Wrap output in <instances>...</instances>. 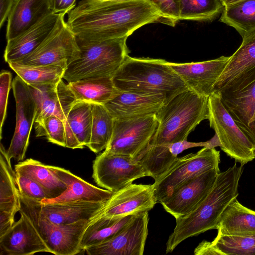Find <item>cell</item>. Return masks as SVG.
I'll return each mask as SVG.
<instances>
[{
    "instance_id": "1",
    "label": "cell",
    "mask_w": 255,
    "mask_h": 255,
    "mask_svg": "<svg viewBox=\"0 0 255 255\" xmlns=\"http://www.w3.org/2000/svg\"><path fill=\"white\" fill-rule=\"evenodd\" d=\"M160 18L148 0H82L68 12L66 23L76 37L102 40L128 37Z\"/></svg>"
},
{
    "instance_id": "2",
    "label": "cell",
    "mask_w": 255,
    "mask_h": 255,
    "mask_svg": "<svg viewBox=\"0 0 255 255\" xmlns=\"http://www.w3.org/2000/svg\"><path fill=\"white\" fill-rule=\"evenodd\" d=\"M243 171V165L238 166L235 163L219 172L211 190L200 204L192 212L175 219V227L166 243L167 254L187 238L217 228L224 211L238 195Z\"/></svg>"
},
{
    "instance_id": "3",
    "label": "cell",
    "mask_w": 255,
    "mask_h": 255,
    "mask_svg": "<svg viewBox=\"0 0 255 255\" xmlns=\"http://www.w3.org/2000/svg\"><path fill=\"white\" fill-rule=\"evenodd\" d=\"M112 79L120 91L160 94L166 101L188 89L167 61L161 59L128 55Z\"/></svg>"
},
{
    "instance_id": "4",
    "label": "cell",
    "mask_w": 255,
    "mask_h": 255,
    "mask_svg": "<svg viewBox=\"0 0 255 255\" xmlns=\"http://www.w3.org/2000/svg\"><path fill=\"white\" fill-rule=\"evenodd\" d=\"M208 98L187 89L167 100L156 113L158 122L149 144L166 146L187 139L209 116Z\"/></svg>"
},
{
    "instance_id": "5",
    "label": "cell",
    "mask_w": 255,
    "mask_h": 255,
    "mask_svg": "<svg viewBox=\"0 0 255 255\" xmlns=\"http://www.w3.org/2000/svg\"><path fill=\"white\" fill-rule=\"evenodd\" d=\"M127 38L89 40L76 37L79 57L67 66L63 79L69 83L89 78H113L130 52Z\"/></svg>"
},
{
    "instance_id": "6",
    "label": "cell",
    "mask_w": 255,
    "mask_h": 255,
    "mask_svg": "<svg viewBox=\"0 0 255 255\" xmlns=\"http://www.w3.org/2000/svg\"><path fill=\"white\" fill-rule=\"evenodd\" d=\"M20 196L21 208L30 220L51 253L56 255H74L83 252L81 242L92 220H81L67 224H55L40 213L41 202Z\"/></svg>"
},
{
    "instance_id": "7",
    "label": "cell",
    "mask_w": 255,
    "mask_h": 255,
    "mask_svg": "<svg viewBox=\"0 0 255 255\" xmlns=\"http://www.w3.org/2000/svg\"><path fill=\"white\" fill-rule=\"evenodd\" d=\"M208 110L210 127L217 135L221 149L241 165L253 161L255 148L224 107L219 92L209 96Z\"/></svg>"
},
{
    "instance_id": "8",
    "label": "cell",
    "mask_w": 255,
    "mask_h": 255,
    "mask_svg": "<svg viewBox=\"0 0 255 255\" xmlns=\"http://www.w3.org/2000/svg\"><path fill=\"white\" fill-rule=\"evenodd\" d=\"M220 151L203 147L197 152L178 157L153 183L158 202L165 199L189 179L214 168H219Z\"/></svg>"
},
{
    "instance_id": "9",
    "label": "cell",
    "mask_w": 255,
    "mask_h": 255,
    "mask_svg": "<svg viewBox=\"0 0 255 255\" xmlns=\"http://www.w3.org/2000/svg\"><path fill=\"white\" fill-rule=\"evenodd\" d=\"M158 125L156 114L114 119L112 138L105 150L136 159L149 144Z\"/></svg>"
},
{
    "instance_id": "10",
    "label": "cell",
    "mask_w": 255,
    "mask_h": 255,
    "mask_svg": "<svg viewBox=\"0 0 255 255\" xmlns=\"http://www.w3.org/2000/svg\"><path fill=\"white\" fill-rule=\"evenodd\" d=\"M219 92L224 107L255 148V134L251 125L255 111V67L236 78Z\"/></svg>"
},
{
    "instance_id": "11",
    "label": "cell",
    "mask_w": 255,
    "mask_h": 255,
    "mask_svg": "<svg viewBox=\"0 0 255 255\" xmlns=\"http://www.w3.org/2000/svg\"><path fill=\"white\" fill-rule=\"evenodd\" d=\"M92 176L99 186L115 193L149 175L136 159L104 150L93 161Z\"/></svg>"
},
{
    "instance_id": "12",
    "label": "cell",
    "mask_w": 255,
    "mask_h": 255,
    "mask_svg": "<svg viewBox=\"0 0 255 255\" xmlns=\"http://www.w3.org/2000/svg\"><path fill=\"white\" fill-rule=\"evenodd\" d=\"M64 15H60L46 39L33 52L17 63L37 66L66 61L69 65L79 58L80 50L75 35L65 21Z\"/></svg>"
},
{
    "instance_id": "13",
    "label": "cell",
    "mask_w": 255,
    "mask_h": 255,
    "mask_svg": "<svg viewBox=\"0 0 255 255\" xmlns=\"http://www.w3.org/2000/svg\"><path fill=\"white\" fill-rule=\"evenodd\" d=\"M148 212L133 215L129 222L109 239L89 247V255H142L148 235Z\"/></svg>"
},
{
    "instance_id": "14",
    "label": "cell",
    "mask_w": 255,
    "mask_h": 255,
    "mask_svg": "<svg viewBox=\"0 0 255 255\" xmlns=\"http://www.w3.org/2000/svg\"><path fill=\"white\" fill-rule=\"evenodd\" d=\"M12 88L16 104V125L7 154L10 159L18 162L25 158L37 108L28 85L18 75L12 81Z\"/></svg>"
},
{
    "instance_id": "15",
    "label": "cell",
    "mask_w": 255,
    "mask_h": 255,
    "mask_svg": "<svg viewBox=\"0 0 255 255\" xmlns=\"http://www.w3.org/2000/svg\"><path fill=\"white\" fill-rule=\"evenodd\" d=\"M219 172V168H214L189 179L160 203L175 219L187 215L205 198Z\"/></svg>"
},
{
    "instance_id": "16",
    "label": "cell",
    "mask_w": 255,
    "mask_h": 255,
    "mask_svg": "<svg viewBox=\"0 0 255 255\" xmlns=\"http://www.w3.org/2000/svg\"><path fill=\"white\" fill-rule=\"evenodd\" d=\"M157 202L154 184H131L113 193L95 217L121 218L149 211Z\"/></svg>"
},
{
    "instance_id": "17",
    "label": "cell",
    "mask_w": 255,
    "mask_h": 255,
    "mask_svg": "<svg viewBox=\"0 0 255 255\" xmlns=\"http://www.w3.org/2000/svg\"><path fill=\"white\" fill-rule=\"evenodd\" d=\"M229 58L230 56H221L202 62L185 63L167 62V64L189 89L200 95L209 97Z\"/></svg>"
},
{
    "instance_id": "18",
    "label": "cell",
    "mask_w": 255,
    "mask_h": 255,
    "mask_svg": "<svg viewBox=\"0 0 255 255\" xmlns=\"http://www.w3.org/2000/svg\"><path fill=\"white\" fill-rule=\"evenodd\" d=\"M62 79L56 83L27 84L36 105L35 120L55 116L67 123L68 113L77 100Z\"/></svg>"
},
{
    "instance_id": "19",
    "label": "cell",
    "mask_w": 255,
    "mask_h": 255,
    "mask_svg": "<svg viewBox=\"0 0 255 255\" xmlns=\"http://www.w3.org/2000/svg\"><path fill=\"white\" fill-rule=\"evenodd\" d=\"M20 219L0 237V255H31L39 252L51 253L47 245L23 212Z\"/></svg>"
},
{
    "instance_id": "20",
    "label": "cell",
    "mask_w": 255,
    "mask_h": 255,
    "mask_svg": "<svg viewBox=\"0 0 255 255\" xmlns=\"http://www.w3.org/2000/svg\"><path fill=\"white\" fill-rule=\"evenodd\" d=\"M160 94L120 91L104 105L114 119L155 114L166 102Z\"/></svg>"
},
{
    "instance_id": "21",
    "label": "cell",
    "mask_w": 255,
    "mask_h": 255,
    "mask_svg": "<svg viewBox=\"0 0 255 255\" xmlns=\"http://www.w3.org/2000/svg\"><path fill=\"white\" fill-rule=\"evenodd\" d=\"M7 150L2 144L0 147V227L10 228L14 216L21 208L20 193Z\"/></svg>"
},
{
    "instance_id": "22",
    "label": "cell",
    "mask_w": 255,
    "mask_h": 255,
    "mask_svg": "<svg viewBox=\"0 0 255 255\" xmlns=\"http://www.w3.org/2000/svg\"><path fill=\"white\" fill-rule=\"evenodd\" d=\"M61 14L52 12L25 32L7 41L5 61L17 62L33 52L49 36Z\"/></svg>"
},
{
    "instance_id": "23",
    "label": "cell",
    "mask_w": 255,
    "mask_h": 255,
    "mask_svg": "<svg viewBox=\"0 0 255 255\" xmlns=\"http://www.w3.org/2000/svg\"><path fill=\"white\" fill-rule=\"evenodd\" d=\"M52 12L49 0H14L7 18V41L25 32Z\"/></svg>"
},
{
    "instance_id": "24",
    "label": "cell",
    "mask_w": 255,
    "mask_h": 255,
    "mask_svg": "<svg viewBox=\"0 0 255 255\" xmlns=\"http://www.w3.org/2000/svg\"><path fill=\"white\" fill-rule=\"evenodd\" d=\"M61 178L66 182L67 189L56 198L42 200V203H56L85 201L94 202L107 201L111 191L97 187L64 168L54 166Z\"/></svg>"
},
{
    "instance_id": "25",
    "label": "cell",
    "mask_w": 255,
    "mask_h": 255,
    "mask_svg": "<svg viewBox=\"0 0 255 255\" xmlns=\"http://www.w3.org/2000/svg\"><path fill=\"white\" fill-rule=\"evenodd\" d=\"M106 202L79 201L56 203H42L41 214L55 224H67L81 220H92Z\"/></svg>"
},
{
    "instance_id": "26",
    "label": "cell",
    "mask_w": 255,
    "mask_h": 255,
    "mask_svg": "<svg viewBox=\"0 0 255 255\" xmlns=\"http://www.w3.org/2000/svg\"><path fill=\"white\" fill-rule=\"evenodd\" d=\"M242 39L240 46L230 56L214 85L213 92H219L236 78L255 67V29Z\"/></svg>"
},
{
    "instance_id": "27",
    "label": "cell",
    "mask_w": 255,
    "mask_h": 255,
    "mask_svg": "<svg viewBox=\"0 0 255 255\" xmlns=\"http://www.w3.org/2000/svg\"><path fill=\"white\" fill-rule=\"evenodd\" d=\"M216 229L219 235L240 236L255 233V211L235 198L221 215Z\"/></svg>"
},
{
    "instance_id": "28",
    "label": "cell",
    "mask_w": 255,
    "mask_h": 255,
    "mask_svg": "<svg viewBox=\"0 0 255 255\" xmlns=\"http://www.w3.org/2000/svg\"><path fill=\"white\" fill-rule=\"evenodd\" d=\"M77 101L104 105L115 97L120 91L112 78L82 79L68 83Z\"/></svg>"
},
{
    "instance_id": "29",
    "label": "cell",
    "mask_w": 255,
    "mask_h": 255,
    "mask_svg": "<svg viewBox=\"0 0 255 255\" xmlns=\"http://www.w3.org/2000/svg\"><path fill=\"white\" fill-rule=\"evenodd\" d=\"M14 171H19L33 178L46 191L49 198L60 196L67 188V185L56 172L54 166L29 158L14 166Z\"/></svg>"
},
{
    "instance_id": "30",
    "label": "cell",
    "mask_w": 255,
    "mask_h": 255,
    "mask_svg": "<svg viewBox=\"0 0 255 255\" xmlns=\"http://www.w3.org/2000/svg\"><path fill=\"white\" fill-rule=\"evenodd\" d=\"M36 137L44 136L50 142L72 149L83 148L68 124L55 116L35 121Z\"/></svg>"
},
{
    "instance_id": "31",
    "label": "cell",
    "mask_w": 255,
    "mask_h": 255,
    "mask_svg": "<svg viewBox=\"0 0 255 255\" xmlns=\"http://www.w3.org/2000/svg\"><path fill=\"white\" fill-rule=\"evenodd\" d=\"M134 215L121 218L94 217L83 234L81 242V248L83 252L89 247L100 244L112 238L129 222Z\"/></svg>"
},
{
    "instance_id": "32",
    "label": "cell",
    "mask_w": 255,
    "mask_h": 255,
    "mask_svg": "<svg viewBox=\"0 0 255 255\" xmlns=\"http://www.w3.org/2000/svg\"><path fill=\"white\" fill-rule=\"evenodd\" d=\"M8 64L17 75L28 85L58 82L63 79L68 65L66 61L37 66L26 65L17 62Z\"/></svg>"
},
{
    "instance_id": "33",
    "label": "cell",
    "mask_w": 255,
    "mask_h": 255,
    "mask_svg": "<svg viewBox=\"0 0 255 255\" xmlns=\"http://www.w3.org/2000/svg\"><path fill=\"white\" fill-rule=\"evenodd\" d=\"M219 20L234 27L243 38L255 29V0L225 6Z\"/></svg>"
},
{
    "instance_id": "34",
    "label": "cell",
    "mask_w": 255,
    "mask_h": 255,
    "mask_svg": "<svg viewBox=\"0 0 255 255\" xmlns=\"http://www.w3.org/2000/svg\"><path fill=\"white\" fill-rule=\"evenodd\" d=\"M91 104L93 123L90 141L87 147L98 153L105 149L111 140L114 119L104 105Z\"/></svg>"
},
{
    "instance_id": "35",
    "label": "cell",
    "mask_w": 255,
    "mask_h": 255,
    "mask_svg": "<svg viewBox=\"0 0 255 255\" xmlns=\"http://www.w3.org/2000/svg\"><path fill=\"white\" fill-rule=\"evenodd\" d=\"M67 122L82 146H87L90 141L93 123L92 104L77 101L68 113Z\"/></svg>"
},
{
    "instance_id": "36",
    "label": "cell",
    "mask_w": 255,
    "mask_h": 255,
    "mask_svg": "<svg viewBox=\"0 0 255 255\" xmlns=\"http://www.w3.org/2000/svg\"><path fill=\"white\" fill-rule=\"evenodd\" d=\"M224 7L221 0H179V19L212 21Z\"/></svg>"
},
{
    "instance_id": "37",
    "label": "cell",
    "mask_w": 255,
    "mask_h": 255,
    "mask_svg": "<svg viewBox=\"0 0 255 255\" xmlns=\"http://www.w3.org/2000/svg\"><path fill=\"white\" fill-rule=\"evenodd\" d=\"M212 243L220 255H255V233L240 236L217 235Z\"/></svg>"
},
{
    "instance_id": "38",
    "label": "cell",
    "mask_w": 255,
    "mask_h": 255,
    "mask_svg": "<svg viewBox=\"0 0 255 255\" xmlns=\"http://www.w3.org/2000/svg\"><path fill=\"white\" fill-rule=\"evenodd\" d=\"M18 189L21 195L41 202L49 197L44 189L31 177L19 171H15Z\"/></svg>"
},
{
    "instance_id": "39",
    "label": "cell",
    "mask_w": 255,
    "mask_h": 255,
    "mask_svg": "<svg viewBox=\"0 0 255 255\" xmlns=\"http://www.w3.org/2000/svg\"><path fill=\"white\" fill-rule=\"evenodd\" d=\"M159 11V22L174 27L179 19V0H148Z\"/></svg>"
},
{
    "instance_id": "40",
    "label": "cell",
    "mask_w": 255,
    "mask_h": 255,
    "mask_svg": "<svg viewBox=\"0 0 255 255\" xmlns=\"http://www.w3.org/2000/svg\"><path fill=\"white\" fill-rule=\"evenodd\" d=\"M12 75L7 71L2 70L0 74V137L2 138V128L7 111L9 92L12 88Z\"/></svg>"
},
{
    "instance_id": "41",
    "label": "cell",
    "mask_w": 255,
    "mask_h": 255,
    "mask_svg": "<svg viewBox=\"0 0 255 255\" xmlns=\"http://www.w3.org/2000/svg\"><path fill=\"white\" fill-rule=\"evenodd\" d=\"M206 141L194 142L188 141L187 139L175 142L167 145L170 152L175 156L184 150L195 147H205Z\"/></svg>"
},
{
    "instance_id": "42",
    "label": "cell",
    "mask_w": 255,
    "mask_h": 255,
    "mask_svg": "<svg viewBox=\"0 0 255 255\" xmlns=\"http://www.w3.org/2000/svg\"><path fill=\"white\" fill-rule=\"evenodd\" d=\"M52 12L65 14L75 7L76 0H49Z\"/></svg>"
},
{
    "instance_id": "43",
    "label": "cell",
    "mask_w": 255,
    "mask_h": 255,
    "mask_svg": "<svg viewBox=\"0 0 255 255\" xmlns=\"http://www.w3.org/2000/svg\"><path fill=\"white\" fill-rule=\"evenodd\" d=\"M195 255H220L212 242L203 241L195 249Z\"/></svg>"
},
{
    "instance_id": "44",
    "label": "cell",
    "mask_w": 255,
    "mask_h": 255,
    "mask_svg": "<svg viewBox=\"0 0 255 255\" xmlns=\"http://www.w3.org/2000/svg\"><path fill=\"white\" fill-rule=\"evenodd\" d=\"M14 0H0V27L7 19Z\"/></svg>"
},
{
    "instance_id": "45",
    "label": "cell",
    "mask_w": 255,
    "mask_h": 255,
    "mask_svg": "<svg viewBox=\"0 0 255 255\" xmlns=\"http://www.w3.org/2000/svg\"><path fill=\"white\" fill-rule=\"evenodd\" d=\"M206 145L205 147L214 148L217 146L221 147V144L217 135L215 133L214 136L210 140L206 141Z\"/></svg>"
},
{
    "instance_id": "46",
    "label": "cell",
    "mask_w": 255,
    "mask_h": 255,
    "mask_svg": "<svg viewBox=\"0 0 255 255\" xmlns=\"http://www.w3.org/2000/svg\"><path fill=\"white\" fill-rule=\"evenodd\" d=\"M243 0H221L224 6L230 5Z\"/></svg>"
},
{
    "instance_id": "47",
    "label": "cell",
    "mask_w": 255,
    "mask_h": 255,
    "mask_svg": "<svg viewBox=\"0 0 255 255\" xmlns=\"http://www.w3.org/2000/svg\"></svg>"
}]
</instances>
